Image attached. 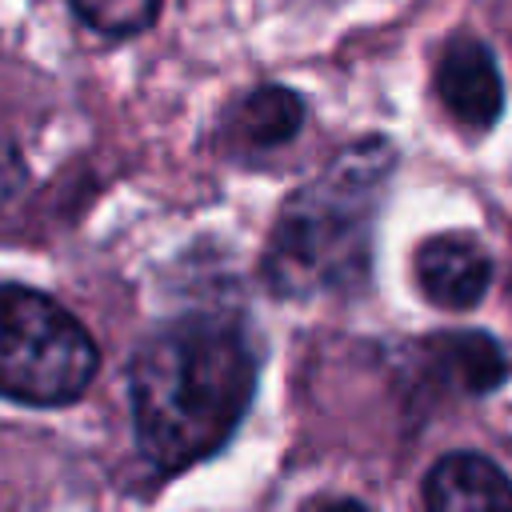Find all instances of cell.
Returning a JSON list of instances; mask_svg holds the SVG:
<instances>
[{"mask_svg":"<svg viewBox=\"0 0 512 512\" xmlns=\"http://www.w3.org/2000/svg\"><path fill=\"white\" fill-rule=\"evenodd\" d=\"M260 352L244 320L184 316L152 332L128 368L132 428L144 460L184 472L220 452L256 396Z\"/></svg>","mask_w":512,"mask_h":512,"instance_id":"obj_1","label":"cell"},{"mask_svg":"<svg viewBox=\"0 0 512 512\" xmlns=\"http://www.w3.org/2000/svg\"><path fill=\"white\" fill-rule=\"evenodd\" d=\"M392 168V144L368 136L284 200L264 252V280L276 296L308 300L364 284Z\"/></svg>","mask_w":512,"mask_h":512,"instance_id":"obj_2","label":"cell"},{"mask_svg":"<svg viewBox=\"0 0 512 512\" xmlns=\"http://www.w3.org/2000/svg\"><path fill=\"white\" fill-rule=\"evenodd\" d=\"M100 368L88 328L52 296L0 284V396L56 408L84 396Z\"/></svg>","mask_w":512,"mask_h":512,"instance_id":"obj_3","label":"cell"},{"mask_svg":"<svg viewBox=\"0 0 512 512\" xmlns=\"http://www.w3.org/2000/svg\"><path fill=\"white\" fill-rule=\"evenodd\" d=\"M436 96L448 116L464 128H492L504 112V80L484 40L460 32L436 60Z\"/></svg>","mask_w":512,"mask_h":512,"instance_id":"obj_4","label":"cell"},{"mask_svg":"<svg viewBox=\"0 0 512 512\" xmlns=\"http://www.w3.org/2000/svg\"><path fill=\"white\" fill-rule=\"evenodd\" d=\"M492 256L468 232H440L416 248V284L444 312H468L484 300Z\"/></svg>","mask_w":512,"mask_h":512,"instance_id":"obj_5","label":"cell"},{"mask_svg":"<svg viewBox=\"0 0 512 512\" xmlns=\"http://www.w3.org/2000/svg\"><path fill=\"white\" fill-rule=\"evenodd\" d=\"M424 504L436 512H468V508H512V480L476 452H448L432 464L424 480Z\"/></svg>","mask_w":512,"mask_h":512,"instance_id":"obj_6","label":"cell"},{"mask_svg":"<svg viewBox=\"0 0 512 512\" xmlns=\"http://www.w3.org/2000/svg\"><path fill=\"white\" fill-rule=\"evenodd\" d=\"M304 124V100L292 88H256L240 96L224 116V140L232 152H272L288 144Z\"/></svg>","mask_w":512,"mask_h":512,"instance_id":"obj_7","label":"cell"},{"mask_svg":"<svg viewBox=\"0 0 512 512\" xmlns=\"http://www.w3.org/2000/svg\"><path fill=\"white\" fill-rule=\"evenodd\" d=\"M424 348L444 368V380L452 388H460V392L484 396V392L500 388L504 376H508L504 348L484 332H448V336L424 340Z\"/></svg>","mask_w":512,"mask_h":512,"instance_id":"obj_8","label":"cell"},{"mask_svg":"<svg viewBox=\"0 0 512 512\" xmlns=\"http://www.w3.org/2000/svg\"><path fill=\"white\" fill-rule=\"evenodd\" d=\"M72 12L100 36H136L156 24L160 0H72Z\"/></svg>","mask_w":512,"mask_h":512,"instance_id":"obj_9","label":"cell"},{"mask_svg":"<svg viewBox=\"0 0 512 512\" xmlns=\"http://www.w3.org/2000/svg\"><path fill=\"white\" fill-rule=\"evenodd\" d=\"M16 160H20V156H16L12 148H4V144H0V200H4V196H8V188L20 180V164H16Z\"/></svg>","mask_w":512,"mask_h":512,"instance_id":"obj_10","label":"cell"}]
</instances>
